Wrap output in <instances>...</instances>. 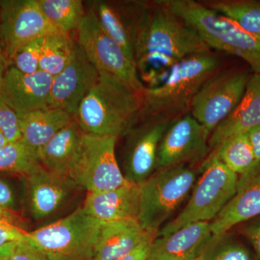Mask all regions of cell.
Instances as JSON below:
<instances>
[{
	"mask_svg": "<svg viewBox=\"0 0 260 260\" xmlns=\"http://www.w3.org/2000/svg\"><path fill=\"white\" fill-rule=\"evenodd\" d=\"M208 51L210 48L199 34L160 0L151 3L135 56L145 88L161 83L173 67L184 58Z\"/></svg>",
	"mask_w": 260,
	"mask_h": 260,
	"instance_id": "1",
	"label": "cell"
},
{
	"mask_svg": "<svg viewBox=\"0 0 260 260\" xmlns=\"http://www.w3.org/2000/svg\"><path fill=\"white\" fill-rule=\"evenodd\" d=\"M143 95L109 77L99 81L80 103L73 118L86 134L118 138L141 110Z\"/></svg>",
	"mask_w": 260,
	"mask_h": 260,
	"instance_id": "2",
	"label": "cell"
},
{
	"mask_svg": "<svg viewBox=\"0 0 260 260\" xmlns=\"http://www.w3.org/2000/svg\"><path fill=\"white\" fill-rule=\"evenodd\" d=\"M194 29L211 49L224 51L245 61L260 75V39L232 19L194 0H160Z\"/></svg>",
	"mask_w": 260,
	"mask_h": 260,
	"instance_id": "3",
	"label": "cell"
},
{
	"mask_svg": "<svg viewBox=\"0 0 260 260\" xmlns=\"http://www.w3.org/2000/svg\"><path fill=\"white\" fill-rule=\"evenodd\" d=\"M220 62L211 51L184 58L173 67L161 83L146 88L139 116H169L190 110L203 84L218 73Z\"/></svg>",
	"mask_w": 260,
	"mask_h": 260,
	"instance_id": "4",
	"label": "cell"
},
{
	"mask_svg": "<svg viewBox=\"0 0 260 260\" xmlns=\"http://www.w3.org/2000/svg\"><path fill=\"white\" fill-rule=\"evenodd\" d=\"M103 223L79 208L54 223L28 232L26 240L48 260H92Z\"/></svg>",
	"mask_w": 260,
	"mask_h": 260,
	"instance_id": "5",
	"label": "cell"
},
{
	"mask_svg": "<svg viewBox=\"0 0 260 260\" xmlns=\"http://www.w3.org/2000/svg\"><path fill=\"white\" fill-rule=\"evenodd\" d=\"M202 169L203 175L194 186L190 200L174 220L159 231L158 237L169 235L189 224L213 220L237 193L239 176L215 155L210 154Z\"/></svg>",
	"mask_w": 260,
	"mask_h": 260,
	"instance_id": "6",
	"label": "cell"
},
{
	"mask_svg": "<svg viewBox=\"0 0 260 260\" xmlns=\"http://www.w3.org/2000/svg\"><path fill=\"white\" fill-rule=\"evenodd\" d=\"M196 181L185 164L157 170L140 186L138 220L148 231H159L184 203Z\"/></svg>",
	"mask_w": 260,
	"mask_h": 260,
	"instance_id": "7",
	"label": "cell"
},
{
	"mask_svg": "<svg viewBox=\"0 0 260 260\" xmlns=\"http://www.w3.org/2000/svg\"><path fill=\"white\" fill-rule=\"evenodd\" d=\"M75 40L100 75L143 95L146 88L140 79L134 61L88 11L77 30Z\"/></svg>",
	"mask_w": 260,
	"mask_h": 260,
	"instance_id": "8",
	"label": "cell"
},
{
	"mask_svg": "<svg viewBox=\"0 0 260 260\" xmlns=\"http://www.w3.org/2000/svg\"><path fill=\"white\" fill-rule=\"evenodd\" d=\"M117 138L85 133L79 155L68 177L88 192L112 190L128 182L116 157Z\"/></svg>",
	"mask_w": 260,
	"mask_h": 260,
	"instance_id": "9",
	"label": "cell"
},
{
	"mask_svg": "<svg viewBox=\"0 0 260 260\" xmlns=\"http://www.w3.org/2000/svg\"><path fill=\"white\" fill-rule=\"evenodd\" d=\"M250 77L244 71L215 73L195 95L191 115L211 134L242 100Z\"/></svg>",
	"mask_w": 260,
	"mask_h": 260,
	"instance_id": "10",
	"label": "cell"
},
{
	"mask_svg": "<svg viewBox=\"0 0 260 260\" xmlns=\"http://www.w3.org/2000/svg\"><path fill=\"white\" fill-rule=\"evenodd\" d=\"M175 117L169 116H138L126 132L124 177L140 184L157 169V155L160 140Z\"/></svg>",
	"mask_w": 260,
	"mask_h": 260,
	"instance_id": "11",
	"label": "cell"
},
{
	"mask_svg": "<svg viewBox=\"0 0 260 260\" xmlns=\"http://www.w3.org/2000/svg\"><path fill=\"white\" fill-rule=\"evenodd\" d=\"M85 4L87 11L135 62L137 46L151 3L139 0H93Z\"/></svg>",
	"mask_w": 260,
	"mask_h": 260,
	"instance_id": "12",
	"label": "cell"
},
{
	"mask_svg": "<svg viewBox=\"0 0 260 260\" xmlns=\"http://www.w3.org/2000/svg\"><path fill=\"white\" fill-rule=\"evenodd\" d=\"M0 30L9 59L27 43L52 34H65L50 23L37 0H0Z\"/></svg>",
	"mask_w": 260,
	"mask_h": 260,
	"instance_id": "13",
	"label": "cell"
},
{
	"mask_svg": "<svg viewBox=\"0 0 260 260\" xmlns=\"http://www.w3.org/2000/svg\"><path fill=\"white\" fill-rule=\"evenodd\" d=\"M210 135L191 114L174 119L159 144L156 171L204 158L209 153Z\"/></svg>",
	"mask_w": 260,
	"mask_h": 260,
	"instance_id": "14",
	"label": "cell"
},
{
	"mask_svg": "<svg viewBox=\"0 0 260 260\" xmlns=\"http://www.w3.org/2000/svg\"><path fill=\"white\" fill-rule=\"evenodd\" d=\"M100 78L96 68L75 40L73 53L64 70L53 78L48 107L74 115Z\"/></svg>",
	"mask_w": 260,
	"mask_h": 260,
	"instance_id": "15",
	"label": "cell"
},
{
	"mask_svg": "<svg viewBox=\"0 0 260 260\" xmlns=\"http://www.w3.org/2000/svg\"><path fill=\"white\" fill-rule=\"evenodd\" d=\"M23 177L27 207L36 220L54 215L80 189L70 177L49 172L41 165Z\"/></svg>",
	"mask_w": 260,
	"mask_h": 260,
	"instance_id": "16",
	"label": "cell"
},
{
	"mask_svg": "<svg viewBox=\"0 0 260 260\" xmlns=\"http://www.w3.org/2000/svg\"><path fill=\"white\" fill-rule=\"evenodd\" d=\"M53 78L41 70L34 74H25L10 65L5 75L0 100L19 116L46 109Z\"/></svg>",
	"mask_w": 260,
	"mask_h": 260,
	"instance_id": "17",
	"label": "cell"
},
{
	"mask_svg": "<svg viewBox=\"0 0 260 260\" xmlns=\"http://www.w3.org/2000/svg\"><path fill=\"white\" fill-rule=\"evenodd\" d=\"M215 240L210 222L186 225L165 237H158L148 260H191L209 249Z\"/></svg>",
	"mask_w": 260,
	"mask_h": 260,
	"instance_id": "18",
	"label": "cell"
},
{
	"mask_svg": "<svg viewBox=\"0 0 260 260\" xmlns=\"http://www.w3.org/2000/svg\"><path fill=\"white\" fill-rule=\"evenodd\" d=\"M158 234L159 231L145 229L137 218L104 222L92 260H117Z\"/></svg>",
	"mask_w": 260,
	"mask_h": 260,
	"instance_id": "19",
	"label": "cell"
},
{
	"mask_svg": "<svg viewBox=\"0 0 260 260\" xmlns=\"http://www.w3.org/2000/svg\"><path fill=\"white\" fill-rule=\"evenodd\" d=\"M140 186L128 181L112 190L87 192L82 208L85 213L102 222L138 218Z\"/></svg>",
	"mask_w": 260,
	"mask_h": 260,
	"instance_id": "20",
	"label": "cell"
},
{
	"mask_svg": "<svg viewBox=\"0 0 260 260\" xmlns=\"http://www.w3.org/2000/svg\"><path fill=\"white\" fill-rule=\"evenodd\" d=\"M260 124V75H251L242 100L234 111L210 135L212 153L225 140L235 135L248 133Z\"/></svg>",
	"mask_w": 260,
	"mask_h": 260,
	"instance_id": "21",
	"label": "cell"
},
{
	"mask_svg": "<svg viewBox=\"0 0 260 260\" xmlns=\"http://www.w3.org/2000/svg\"><path fill=\"white\" fill-rule=\"evenodd\" d=\"M85 133L74 118L38 153L39 164L49 172L68 177L79 155Z\"/></svg>",
	"mask_w": 260,
	"mask_h": 260,
	"instance_id": "22",
	"label": "cell"
},
{
	"mask_svg": "<svg viewBox=\"0 0 260 260\" xmlns=\"http://www.w3.org/2000/svg\"><path fill=\"white\" fill-rule=\"evenodd\" d=\"M260 216V171L245 184L210 223L214 237H220L232 228Z\"/></svg>",
	"mask_w": 260,
	"mask_h": 260,
	"instance_id": "23",
	"label": "cell"
},
{
	"mask_svg": "<svg viewBox=\"0 0 260 260\" xmlns=\"http://www.w3.org/2000/svg\"><path fill=\"white\" fill-rule=\"evenodd\" d=\"M21 140L38 156L39 150L73 119L69 113L46 108L20 116Z\"/></svg>",
	"mask_w": 260,
	"mask_h": 260,
	"instance_id": "24",
	"label": "cell"
},
{
	"mask_svg": "<svg viewBox=\"0 0 260 260\" xmlns=\"http://www.w3.org/2000/svg\"><path fill=\"white\" fill-rule=\"evenodd\" d=\"M48 20L65 34L76 32L86 15V7L81 0H37Z\"/></svg>",
	"mask_w": 260,
	"mask_h": 260,
	"instance_id": "25",
	"label": "cell"
},
{
	"mask_svg": "<svg viewBox=\"0 0 260 260\" xmlns=\"http://www.w3.org/2000/svg\"><path fill=\"white\" fill-rule=\"evenodd\" d=\"M203 4L232 19L246 31L260 39V1L217 0Z\"/></svg>",
	"mask_w": 260,
	"mask_h": 260,
	"instance_id": "26",
	"label": "cell"
},
{
	"mask_svg": "<svg viewBox=\"0 0 260 260\" xmlns=\"http://www.w3.org/2000/svg\"><path fill=\"white\" fill-rule=\"evenodd\" d=\"M75 39L68 34H52L43 39L39 69L55 77L64 70L74 48Z\"/></svg>",
	"mask_w": 260,
	"mask_h": 260,
	"instance_id": "27",
	"label": "cell"
},
{
	"mask_svg": "<svg viewBox=\"0 0 260 260\" xmlns=\"http://www.w3.org/2000/svg\"><path fill=\"white\" fill-rule=\"evenodd\" d=\"M213 154L239 177L245 174L254 160V151L247 133L235 135L225 140Z\"/></svg>",
	"mask_w": 260,
	"mask_h": 260,
	"instance_id": "28",
	"label": "cell"
},
{
	"mask_svg": "<svg viewBox=\"0 0 260 260\" xmlns=\"http://www.w3.org/2000/svg\"><path fill=\"white\" fill-rule=\"evenodd\" d=\"M39 165L37 154L21 140L0 148V172L24 177Z\"/></svg>",
	"mask_w": 260,
	"mask_h": 260,
	"instance_id": "29",
	"label": "cell"
},
{
	"mask_svg": "<svg viewBox=\"0 0 260 260\" xmlns=\"http://www.w3.org/2000/svg\"><path fill=\"white\" fill-rule=\"evenodd\" d=\"M43 39H36L19 48L10 59V66L25 74L40 71L39 60Z\"/></svg>",
	"mask_w": 260,
	"mask_h": 260,
	"instance_id": "30",
	"label": "cell"
},
{
	"mask_svg": "<svg viewBox=\"0 0 260 260\" xmlns=\"http://www.w3.org/2000/svg\"><path fill=\"white\" fill-rule=\"evenodd\" d=\"M0 133L8 143H15L21 139L20 119L14 110L0 100Z\"/></svg>",
	"mask_w": 260,
	"mask_h": 260,
	"instance_id": "31",
	"label": "cell"
},
{
	"mask_svg": "<svg viewBox=\"0 0 260 260\" xmlns=\"http://www.w3.org/2000/svg\"><path fill=\"white\" fill-rule=\"evenodd\" d=\"M210 249V248H209ZM207 260H253L249 250L235 242H224L209 253Z\"/></svg>",
	"mask_w": 260,
	"mask_h": 260,
	"instance_id": "32",
	"label": "cell"
},
{
	"mask_svg": "<svg viewBox=\"0 0 260 260\" xmlns=\"http://www.w3.org/2000/svg\"><path fill=\"white\" fill-rule=\"evenodd\" d=\"M247 134L254 151V160L250 169L245 174L239 177L238 186L245 184L246 181L260 171V124L251 129Z\"/></svg>",
	"mask_w": 260,
	"mask_h": 260,
	"instance_id": "33",
	"label": "cell"
},
{
	"mask_svg": "<svg viewBox=\"0 0 260 260\" xmlns=\"http://www.w3.org/2000/svg\"><path fill=\"white\" fill-rule=\"evenodd\" d=\"M28 232L14 224L0 220V247L26 240Z\"/></svg>",
	"mask_w": 260,
	"mask_h": 260,
	"instance_id": "34",
	"label": "cell"
},
{
	"mask_svg": "<svg viewBox=\"0 0 260 260\" xmlns=\"http://www.w3.org/2000/svg\"><path fill=\"white\" fill-rule=\"evenodd\" d=\"M8 260H48L46 256L27 240L18 243Z\"/></svg>",
	"mask_w": 260,
	"mask_h": 260,
	"instance_id": "35",
	"label": "cell"
},
{
	"mask_svg": "<svg viewBox=\"0 0 260 260\" xmlns=\"http://www.w3.org/2000/svg\"><path fill=\"white\" fill-rule=\"evenodd\" d=\"M242 234L248 239L260 260V216L253 219L241 229Z\"/></svg>",
	"mask_w": 260,
	"mask_h": 260,
	"instance_id": "36",
	"label": "cell"
},
{
	"mask_svg": "<svg viewBox=\"0 0 260 260\" xmlns=\"http://www.w3.org/2000/svg\"><path fill=\"white\" fill-rule=\"evenodd\" d=\"M157 237H152L137 246L127 254L117 260H148L152 245Z\"/></svg>",
	"mask_w": 260,
	"mask_h": 260,
	"instance_id": "37",
	"label": "cell"
},
{
	"mask_svg": "<svg viewBox=\"0 0 260 260\" xmlns=\"http://www.w3.org/2000/svg\"><path fill=\"white\" fill-rule=\"evenodd\" d=\"M0 206L10 211L15 212L14 192L9 184L0 179Z\"/></svg>",
	"mask_w": 260,
	"mask_h": 260,
	"instance_id": "38",
	"label": "cell"
},
{
	"mask_svg": "<svg viewBox=\"0 0 260 260\" xmlns=\"http://www.w3.org/2000/svg\"><path fill=\"white\" fill-rule=\"evenodd\" d=\"M10 67V59L3 48H0V93L4 83L7 70Z\"/></svg>",
	"mask_w": 260,
	"mask_h": 260,
	"instance_id": "39",
	"label": "cell"
},
{
	"mask_svg": "<svg viewBox=\"0 0 260 260\" xmlns=\"http://www.w3.org/2000/svg\"><path fill=\"white\" fill-rule=\"evenodd\" d=\"M0 220L9 222V223L14 224V225L19 226L18 223L20 218H19L18 215L15 214V212L4 209V208H2L1 206H0Z\"/></svg>",
	"mask_w": 260,
	"mask_h": 260,
	"instance_id": "40",
	"label": "cell"
},
{
	"mask_svg": "<svg viewBox=\"0 0 260 260\" xmlns=\"http://www.w3.org/2000/svg\"><path fill=\"white\" fill-rule=\"evenodd\" d=\"M16 244L5 246V247H0V260L8 259L10 256L11 255Z\"/></svg>",
	"mask_w": 260,
	"mask_h": 260,
	"instance_id": "41",
	"label": "cell"
},
{
	"mask_svg": "<svg viewBox=\"0 0 260 260\" xmlns=\"http://www.w3.org/2000/svg\"><path fill=\"white\" fill-rule=\"evenodd\" d=\"M8 141L6 140V138L3 136V134L0 133V148L3 146H5V145L8 144Z\"/></svg>",
	"mask_w": 260,
	"mask_h": 260,
	"instance_id": "42",
	"label": "cell"
},
{
	"mask_svg": "<svg viewBox=\"0 0 260 260\" xmlns=\"http://www.w3.org/2000/svg\"><path fill=\"white\" fill-rule=\"evenodd\" d=\"M208 249L206 251H205L203 254H201V255L198 256V257L195 258V259L191 260H207V258H208Z\"/></svg>",
	"mask_w": 260,
	"mask_h": 260,
	"instance_id": "43",
	"label": "cell"
},
{
	"mask_svg": "<svg viewBox=\"0 0 260 260\" xmlns=\"http://www.w3.org/2000/svg\"><path fill=\"white\" fill-rule=\"evenodd\" d=\"M0 48H3V38H2L1 30H0Z\"/></svg>",
	"mask_w": 260,
	"mask_h": 260,
	"instance_id": "44",
	"label": "cell"
},
{
	"mask_svg": "<svg viewBox=\"0 0 260 260\" xmlns=\"http://www.w3.org/2000/svg\"><path fill=\"white\" fill-rule=\"evenodd\" d=\"M3 260H8V259H3Z\"/></svg>",
	"mask_w": 260,
	"mask_h": 260,
	"instance_id": "45",
	"label": "cell"
}]
</instances>
